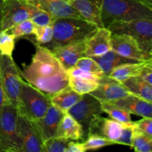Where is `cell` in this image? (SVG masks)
Wrapping results in <instances>:
<instances>
[{"instance_id": "6da1fadb", "label": "cell", "mask_w": 152, "mask_h": 152, "mask_svg": "<svg viewBox=\"0 0 152 152\" xmlns=\"http://www.w3.org/2000/svg\"><path fill=\"white\" fill-rule=\"evenodd\" d=\"M35 45L31 63L21 75L29 84L50 96L68 87V73L50 49L43 45Z\"/></svg>"}, {"instance_id": "7a4b0ae2", "label": "cell", "mask_w": 152, "mask_h": 152, "mask_svg": "<svg viewBox=\"0 0 152 152\" xmlns=\"http://www.w3.org/2000/svg\"><path fill=\"white\" fill-rule=\"evenodd\" d=\"M53 37L51 41L45 45L50 50L59 46L86 39L94 34L98 27L83 19L59 18L52 24Z\"/></svg>"}, {"instance_id": "3957f363", "label": "cell", "mask_w": 152, "mask_h": 152, "mask_svg": "<svg viewBox=\"0 0 152 152\" xmlns=\"http://www.w3.org/2000/svg\"><path fill=\"white\" fill-rule=\"evenodd\" d=\"M0 151L22 152L18 129V109L7 103L0 113Z\"/></svg>"}, {"instance_id": "277c9868", "label": "cell", "mask_w": 152, "mask_h": 152, "mask_svg": "<svg viewBox=\"0 0 152 152\" xmlns=\"http://www.w3.org/2000/svg\"><path fill=\"white\" fill-rule=\"evenodd\" d=\"M113 34H128L133 37L141 50L149 57L152 50V20L114 22L108 27Z\"/></svg>"}, {"instance_id": "5b68a950", "label": "cell", "mask_w": 152, "mask_h": 152, "mask_svg": "<svg viewBox=\"0 0 152 152\" xmlns=\"http://www.w3.org/2000/svg\"><path fill=\"white\" fill-rule=\"evenodd\" d=\"M50 96L22 80L21 107L18 111L33 121L44 116L51 105Z\"/></svg>"}, {"instance_id": "8992f818", "label": "cell", "mask_w": 152, "mask_h": 152, "mask_svg": "<svg viewBox=\"0 0 152 152\" xmlns=\"http://www.w3.org/2000/svg\"><path fill=\"white\" fill-rule=\"evenodd\" d=\"M0 77L7 99L18 110L21 107L22 75L12 56L1 55Z\"/></svg>"}, {"instance_id": "52a82bcc", "label": "cell", "mask_w": 152, "mask_h": 152, "mask_svg": "<svg viewBox=\"0 0 152 152\" xmlns=\"http://www.w3.org/2000/svg\"><path fill=\"white\" fill-rule=\"evenodd\" d=\"M18 129L22 152H43V140L35 122L18 111Z\"/></svg>"}, {"instance_id": "ba28073f", "label": "cell", "mask_w": 152, "mask_h": 152, "mask_svg": "<svg viewBox=\"0 0 152 152\" xmlns=\"http://www.w3.org/2000/svg\"><path fill=\"white\" fill-rule=\"evenodd\" d=\"M31 4L27 0H4L1 31H8L13 27L31 17Z\"/></svg>"}, {"instance_id": "9c48e42d", "label": "cell", "mask_w": 152, "mask_h": 152, "mask_svg": "<svg viewBox=\"0 0 152 152\" xmlns=\"http://www.w3.org/2000/svg\"><path fill=\"white\" fill-rule=\"evenodd\" d=\"M67 112L82 125L86 136L91 120L96 114L104 113L101 102L89 94L83 95L81 99Z\"/></svg>"}, {"instance_id": "30bf717a", "label": "cell", "mask_w": 152, "mask_h": 152, "mask_svg": "<svg viewBox=\"0 0 152 152\" xmlns=\"http://www.w3.org/2000/svg\"><path fill=\"white\" fill-rule=\"evenodd\" d=\"M129 89L123 83L104 75L99 81L98 87L89 94L100 102H112L132 94Z\"/></svg>"}, {"instance_id": "8fae6325", "label": "cell", "mask_w": 152, "mask_h": 152, "mask_svg": "<svg viewBox=\"0 0 152 152\" xmlns=\"http://www.w3.org/2000/svg\"><path fill=\"white\" fill-rule=\"evenodd\" d=\"M124 123L112 118H105L101 114H96L91 120L88 127L87 137L96 134L107 138L117 144Z\"/></svg>"}, {"instance_id": "7c38bea8", "label": "cell", "mask_w": 152, "mask_h": 152, "mask_svg": "<svg viewBox=\"0 0 152 152\" xmlns=\"http://www.w3.org/2000/svg\"><path fill=\"white\" fill-rule=\"evenodd\" d=\"M111 50L123 57L137 62H143L148 58L141 50L136 40L128 34H112Z\"/></svg>"}, {"instance_id": "4fadbf2b", "label": "cell", "mask_w": 152, "mask_h": 152, "mask_svg": "<svg viewBox=\"0 0 152 152\" xmlns=\"http://www.w3.org/2000/svg\"><path fill=\"white\" fill-rule=\"evenodd\" d=\"M111 35L108 28H98L86 40L85 56L95 57L105 54L111 50Z\"/></svg>"}, {"instance_id": "5bb4252c", "label": "cell", "mask_w": 152, "mask_h": 152, "mask_svg": "<svg viewBox=\"0 0 152 152\" xmlns=\"http://www.w3.org/2000/svg\"><path fill=\"white\" fill-rule=\"evenodd\" d=\"M30 4L35 5L50 13L54 19L59 18H77L83 19L79 12L65 0H27Z\"/></svg>"}, {"instance_id": "9a60e30c", "label": "cell", "mask_w": 152, "mask_h": 152, "mask_svg": "<svg viewBox=\"0 0 152 152\" xmlns=\"http://www.w3.org/2000/svg\"><path fill=\"white\" fill-rule=\"evenodd\" d=\"M86 40L59 46L50 50L66 70L76 65L80 58L85 56Z\"/></svg>"}, {"instance_id": "2e32d148", "label": "cell", "mask_w": 152, "mask_h": 152, "mask_svg": "<svg viewBox=\"0 0 152 152\" xmlns=\"http://www.w3.org/2000/svg\"><path fill=\"white\" fill-rule=\"evenodd\" d=\"M64 113L65 112L51 104L44 116L34 121L43 141L56 136L58 126Z\"/></svg>"}, {"instance_id": "e0dca14e", "label": "cell", "mask_w": 152, "mask_h": 152, "mask_svg": "<svg viewBox=\"0 0 152 152\" xmlns=\"http://www.w3.org/2000/svg\"><path fill=\"white\" fill-rule=\"evenodd\" d=\"M111 102L124 108L131 114L142 117H152V102L145 100L133 94Z\"/></svg>"}, {"instance_id": "ac0fdd59", "label": "cell", "mask_w": 152, "mask_h": 152, "mask_svg": "<svg viewBox=\"0 0 152 152\" xmlns=\"http://www.w3.org/2000/svg\"><path fill=\"white\" fill-rule=\"evenodd\" d=\"M68 2L79 12L83 19L94 24L98 28H103L99 0H70Z\"/></svg>"}, {"instance_id": "d6986e66", "label": "cell", "mask_w": 152, "mask_h": 152, "mask_svg": "<svg viewBox=\"0 0 152 152\" xmlns=\"http://www.w3.org/2000/svg\"><path fill=\"white\" fill-rule=\"evenodd\" d=\"M56 136L73 141H80L86 140V134L82 125L68 112H65L58 126Z\"/></svg>"}, {"instance_id": "ffe728a7", "label": "cell", "mask_w": 152, "mask_h": 152, "mask_svg": "<svg viewBox=\"0 0 152 152\" xmlns=\"http://www.w3.org/2000/svg\"><path fill=\"white\" fill-rule=\"evenodd\" d=\"M80 95L73 91L69 86L50 96V102L63 112H67L82 98Z\"/></svg>"}, {"instance_id": "44dd1931", "label": "cell", "mask_w": 152, "mask_h": 152, "mask_svg": "<svg viewBox=\"0 0 152 152\" xmlns=\"http://www.w3.org/2000/svg\"><path fill=\"white\" fill-rule=\"evenodd\" d=\"M92 58L99 65L104 75L106 76H108L114 68L121 64L127 63V62H138L137 61H135L134 59L123 57L112 50H109L102 56H95Z\"/></svg>"}, {"instance_id": "7402d4cb", "label": "cell", "mask_w": 152, "mask_h": 152, "mask_svg": "<svg viewBox=\"0 0 152 152\" xmlns=\"http://www.w3.org/2000/svg\"><path fill=\"white\" fill-rule=\"evenodd\" d=\"M143 65L144 61L121 64L114 68L108 76L120 83H123L126 80H129V78L139 76Z\"/></svg>"}, {"instance_id": "603a6c76", "label": "cell", "mask_w": 152, "mask_h": 152, "mask_svg": "<svg viewBox=\"0 0 152 152\" xmlns=\"http://www.w3.org/2000/svg\"><path fill=\"white\" fill-rule=\"evenodd\" d=\"M123 83L133 94L152 102V85L142 80L140 77H132Z\"/></svg>"}, {"instance_id": "cb8c5ba5", "label": "cell", "mask_w": 152, "mask_h": 152, "mask_svg": "<svg viewBox=\"0 0 152 152\" xmlns=\"http://www.w3.org/2000/svg\"><path fill=\"white\" fill-rule=\"evenodd\" d=\"M101 107L104 113L121 123H132L133 121L131 117V113L111 102H101Z\"/></svg>"}, {"instance_id": "d4e9b609", "label": "cell", "mask_w": 152, "mask_h": 152, "mask_svg": "<svg viewBox=\"0 0 152 152\" xmlns=\"http://www.w3.org/2000/svg\"><path fill=\"white\" fill-rule=\"evenodd\" d=\"M99 86V81L80 78V77H68V86L80 95L90 94Z\"/></svg>"}, {"instance_id": "484cf974", "label": "cell", "mask_w": 152, "mask_h": 152, "mask_svg": "<svg viewBox=\"0 0 152 152\" xmlns=\"http://www.w3.org/2000/svg\"><path fill=\"white\" fill-rule=\"evenodd\" d=\"M131 148L137 152H152V137L142 132L135 126Z\"/></svg>"}, {"instance_id": "4316f807", "label": "cell", "mask_w": 152, "mask_h": 152, "mask_svg": "<svg viewBox=\"0 0 152 152\" xmlns=\"http://www.w3.org/2000/svg\"><path fill=\"white\" fill-rule=\"evenodd\" d=\"M71 140L55 136L43 142V152H65Z\"/></svg>"}, {"instance_id": "83f0119b", "label": "cell", "mask_w": 152, "mask_h": 152, "mask_svg": "<svg viewBox=\"0 0 152 152\" xmlns=\"http://www.w3.org/2000/svg\"><path fill=\"white\" fill-rule=\"evenodd\" d=\"M30 19L37 26L52 25V24L55 20L50 13H48L42 9L39 8V7H37V6L33 5V4H31Z\"/></svg>"}, {"instance_id": "f1b7e54d", "label": "cell", "mask_w": 152, "mask_h": 152, "mask_svg": "<svg viewBox=\"0 0 152 152\" xmlns=\"http://www.w3.org/2000/svg\"><path fill=\"white\" fill-rule=\"evenodd\" d=\"M83 143L86 151H90V150H96L116 144L115 142L107 138L96 134L88 136L87 138L85 140V142Z\"/></svg>"}, {"instance_id": "f546056e", "label": "cell", "mask_w": 152, "mask_h": 152, "mask_svg": "<svg viewBox=\"0 0 152 152\" xmlns=\"http://www.w3.org/2000/svg\"><path fill=\"white\" fill-rule=\"evenodd\" d=\"M16 38L8 31H0V53L1 55L12 56L15 48Z\"/></svg>"}, {"instance_id": "4dcf8cb0", "label": "cell", "mask_w": 152, "mask_h": 152, "mask_svg": "<svg viewBox=\"0 0 152 152\" xmlns=\"http://www.w3.org/2000/svg\"><path fill=\"white\" fill-rule=\"evenodd\" d=\"M74 67L80 68V69L83 70V71H88V72L97 74L99 77H102L104 76L99 65L92 57L83 56V57L80 58Z\"/></svg>"}, {"instance_id": "1f68e13d", "label": "cell", "mask_w": 152, "mask_h": 152, "mask_svg": "<svg viewBox=\"0 0 152 152\" xmlns=\"http://www.w3.org/2000/svg\"><path fill=\"white\" fill-rule=\"evenodd\" d=\"M33 35L35 36L37 43L40 45L48 44L52 40L53 37V31L52 25L47 26H37L34 27Z\"/></svg>"}, {"instance_id": "d6a6232c", "label": "cell", "mask_w": 152, "mask_h": 152, "mask_svg": "<svg viewBox=\"0 0 152 152\" xmlns=\"http://www.w3.org/2000/svg\"><path fill=\"white\" fill-rule=\"evenodd\" d=\"M34 27H35V25L29 19L19 22L8 31H10V34H13L15 38L18 39L19 37H25V36L33 35Z\"/></svg>"}, {"instance_id": "836d02e7", "label": "cell", "mask_w": 152, "mask_h": 152, "mask_svg": "<svg viewBox=\"0 0 152 152\" xmlns=\"http://www.w3.org/2000/svg\"><path fill=\"white\" fill-rule=\"evenodd\" d=\"M135 127V122L132 123H124L123 129H122L121 134L117 140V144L127 145L132 147V136L133 132Z\"/></svg>"}, {"instance_id": "e575fe53", "label": "cell", "mask_w": 152, "mask_h": 152, "mask_svg": "<svg viewBox=\"0 0 152 152\" xmlns=\"http://www.w3.org/2000/svg\"><path fill=\"white\" fill-rule=\"evenodd\" d=\"M68 77H80V78L89 79V80H96V81H99L102 77H99L97 74H93V73L88 72V71H83V70L80 69L76 67H72L67 70Z\"/></svg>"}, {"instance_id": "d590c367", "label": "cell", "mask_w": 152, "mask_h": 152, "mask_svg": "<svg viewBox=\"0 0 152 152\" xmlns=\"http://www.w3.org/2000/svg\"><path fill=\"white\" fill-rule=\"evenodd\" d=\"M135 126L142 132L152 137V117H142L135 122Z\"/></svg>"}, {"instance_id": "8d00e7d4", "label": "cell", "mask_w": 152, "mask_h": 152, "mask_svg": "<svg viewBox=\"0 0 152 152\" xmlns=\"http://www.w3.org/2000/svg\"><path fill=\"white\" fill-rule=\"evenodd\" d=\"M139 77H140L142 80L146 81L149 84L152 85V65L148 63H145L144 62L143 67H142L141 72Z\"/></svg>"}, {"instance_id": "74e56055", "label": "cell", "mask_w": 152, "mask_h": 152, "mask_svg": "<svg viewBox=\"0 0 152 152\" xmlns=\"http://www.w3.org/2000/svg\"><path fill=\"white\" fill-rule=\"evenodd\" d=\"M83 142H77L71 140L65 152H85Z\"/></svg>"}, {"instance_id": "f35d334b", "label": "cell", "mask_w": 152, "mask_h": 152, "mask_svg": "<svg viewBox=\"0 0 152 152\" xmlns=\"http://www.w3.org/2000/svg\"><path fill=\"white\" fill-rule=\"evenodd\" d=\"M7 103H10V102H9L7 96H6L5 92H4L2 83H1V77H0V113H1L3 107Z\"/></svg>"}, {"instance_id": "ab89813d", "label": "cell", "mask_w": 152, "mask_h": 152, "mask_svg": "<svg viewBox=\"0 0 152 152\" xmlns=\"http://www.w3.org/2000/svg\"><path fill=\"white\" fill-rule=\"evenodd\" d=\"M3 4H4V0H0V31H1V20H2V8H3Z\"/></svg>"}, {"instance_id": "60d3db41", "label": "cell", "mask_w": 152, "mask_h": 152, "mask_svg": "<svg viewBox=\"0 0 152 152\" xmlns=\"http://www.w3.org/2000/svg\"><path fill=\"white\" fill-rule=\"evenodd\" d=\"M138 1L152 9V0H138Z\"/></svg>"}, {"instance_id": "b9f144b4", "label": "cell", "mask_w": 152, "mask_h": 152, "mask_svg": "<svg viewBox=\"0 0 152 152\" xmlns=\"http://www.w3.org/2000/svg\"><path fill=\"white\" fill-rule=\"evenodd\" d=\"M144 62H145V63H148V64H151V65H152V56H151V57L148 58L147 59H145Z\"/></svg>"}, {"instance_id": "7bdbcfd3", "label": "cell", "mask_w": 152, "mask_h": 152, "mask_svg": "<svg viewBox=\"0 0 152 152\" xmlns=\"http://www.w3.org/2000/svg\"><path fill=\"white\" fill-rule=\"evenodd\" d=\"M1 53H0V65H1Z\"/></svg>"}, {"instance_id": "ee69618b", "label": "cell", "mask_w": 152, "mask_h": 152, "mask_svg": "<svg viewBox=\"0 0 152 152\" xmlns=\"http://www.w3.org/2000/svg\"><path fill=\"white\" fill-rule=\"evenodd\" d=\"M152 56V50H151V53H150V56H149V57H151ZM148 57V58H149Z\"/></svg>"}, {"instance_id": "f6af8a7d", "label": "cell", "mask_w": 152, "mask_h": 152, "mask_svg": "<svg viewBox=\"0 0 152 152\" xmlns=\"http://www.w3.org/2000/svg\"><path fill=\"white\" fill-rule=\"evenodd\" d=\"M65 1H69L70 0H65Z\"/></svg>"}]
</instances>
